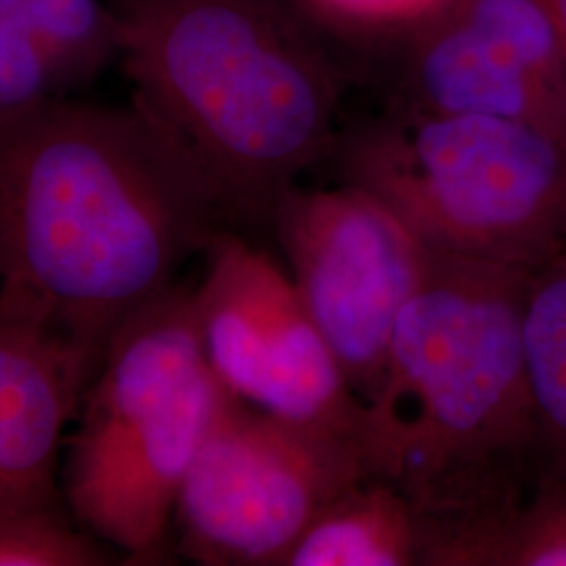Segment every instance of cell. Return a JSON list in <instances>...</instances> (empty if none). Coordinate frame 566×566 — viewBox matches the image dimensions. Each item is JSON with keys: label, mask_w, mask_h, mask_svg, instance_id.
Here are the masks:
<instances>
[{"label": "cell", "mask_w": 566, "mask_h": 566, "mask_svg": "<svg viewBox=\"0 0 566 566\" xmlns=\"http://www.w3.org/2000/svg\"><path fill=\"white\" fill-rule=\"evenodd\" d=\"M112 554L55 502L0 506V566H103Z\"/></svg>", "instance_id": "cell-15"}, {"label": "cell", "mask_w": 566, "mask_h": 566, "mask_svg": "<svg viewBox=\"0 0 566 566\" xmlns=\"http://www.w3.org/2000/svg\"><path fill=\"white\" fill-rule=\"evenodd\" d=\"M322 18L350 32H371L428 13L443 0H306Z\"/></svg>", "instance_id": "cell-16"}, {"label": "cell", "mask_w": 566, "mask_h": 566, "mask_svg": "<svg viewBox=\"0 0 566 566\" xmlns=\"http://www.w3.org/2000/svg\"><path fill=\"white\" fill-rule=\"evenodd\" d=\"M229 390L208 364L196 292L172 283L112 334L67 439L74 518L128 565H166L182 481Z\"/></svg>", "instance_id": "cell-4"}, {"label": "cell", "mask_w": 566, "mask_h": 566, "mask_svg": "<svg viewBox=\"0 0 566 566\" xmlns=\"http://www.w3.org/2000/svg\"><path fill=\"white\" fill-rule=\"evenodd\" d=\"M114 60L109 0H0V116L70 99Z\"/></svg>", "instance_id": "cell-11"}, {"label": "cell", "mask_w": 566, "mask_h": 566, "mask_svg": "<svg viewBox=\"0 0 566 566\" xmlns=\"http://www.w3.org/2000/svg\"><path fill=\"white\" fill-rule=\"evenodd\" d=\"M465 566H566V483L533 486L474 544Z\"/></svg>", "instance_id": "cell-14"}, {"label": "cell", "mask_w": 566, "mask_h": 566, "mask_svg": "<svg viewBox=\"0 0 566 566\" xmlns=\"http://www.w3.org/2000/svg\"><path fill=\"white\" fill-rule=\"evenodd\" d=\"M273 231L308 317L353 392L371 403L395 329L422 277L424 245L385 203L344 182L290 189L277 203Z\"/></svg>", "instance_id": "cell-7"}, {"label": "cell", "mask_w": 566, "mask_h": 566, "mask_svg": "<svg viewBox=\"0 0 566 566\" xmlns=\"http://www.w3.org/2000/svg\"><path fill=\"white\" fill-rule=\"evenodd\" d=\"M139 103L181 143L229 224L273 229L283 196L327 160L353 78L306 0H109Z\"/></svg>", "instance_id": "cell-3"}, {"label": "cell", "mask_w": 566, "mask_h": 566, "mask_svg": "<svg viewBox=\"0 0 566 566\" xmlns=\"http://www.w3.org/2000/svg\"><path fill=\"white\" fill-rule=\"evenodd\" d=\"M203 254L208 266L196 308L221 385L287 422L367 439V405L353 392L290 275L235 229L221 231Z\"/></svg>", "instance_id": "cell-8"}, {"label": "cell", "mask_w": 566, "mask_h": 566, "mask_svg": "<svg viewBox=\"0 0 566 566\" xmlns=\"http://www.w3.org/2000/svg\"><path fill=\"white\" fill-rule=\"evenodd\" d=\"M364 34L355 81L385 107L523 122L566 143V65L535 57L449 0Z\"/></svg>", "instance_id": "cell-9"}, {"label": "cell", "mask_w": 566, "mask_h": 566, "mask_svg": "<svg viewBox=\"0 0 566 566\" xmlns=\"http://www.w3.org/2000/svg\"><path fill=\"white\" fill-rule=\"evenodd\" d=\"M369 474L361 434L287 422L229 392L179 491L177 552L202 566H283L313 518Z\"/></svg>", "instance_id": "cell-6"}, {"label": "cell", "mask_w": 566, "mask_h": 566, "mask_svg": "<svg viewBox=\"0 0 566 566\" xmlns=\"http://www.w3.org/2000/svg\"><path fill=\"white\" fill-rule=\"evenodd\" d=\"M224 229L202 168L139 103L70 97L0 116V306L95 367Z\"/></svg>", "instance_id": "cell-1"}, {"label": "cell", "mask_w": 566, "mask_h": 566, "mask_svg": "<svg viewBox=\"0 0 566 566\" xmlns=\"http://www.w3.org/2000/svg\"><path fill=\"white\" fill-rule=\"evenodd\" d=\"M329 160L430 252L535 271L566 243V143L523 122L382 107Z\"/></svg>", "instance_id": "cell-5"}, {"label": "cell", "mask_w": 566, "mask_h": 566, "mask_svg": "<svg viewBox=\"0 0 566 566\" xmlns=\"http://www.w3.org/2000/svg\"><path fill=\"white\" fill-rule=\"evenodd\" d=\"M531 271L426 250L367 403L374 470L424 512L426 566H464L470 547L528 497L537 422L523 311Z\"/></svg>", "instance_id": "cell-2"}, {"label": "cell", "mask_w": 566, "mask_h": 566, "mask_svg": "<svg viewBox=\"0 0 566 566\" xmlns=\"http://www.w3.org/2000/svg\"><path fill=\"white\" fill-rule=\"evenodd\" d=\"M523 344L537 422L535 486L566 483V243L528 275Z\"/></svg>", "instance_id": "cell-13"}, {"label": "cell", "mask_w": 566, "mask_h": 566, "mask_svg": "<svg viewBox=\"0 0 566 566\" xmlns=\"http://www.w3.org/2000/svg\"><path fill=\"white\" fill-rule=\"evenodd\" d=\"M544 7L549 13V18L556 25V32H558V39L563 44V53H565L566 60V0H542Z\"/></svg>", "instance_id": "cell-17"}, {"label": "cell", "mask_w": 566, "mask_h": 566, "mask_svg": "<svg viewBox=\"0 0 566 566\" xmlns=\"http://www.w3.org/2000/svg\"><path fill=\"white\" fill-rule=\"evenodd\" d=\"M95 371L55 329L0 306V506L60 500L63 432Z\"/></svg>", "instance_id": "cell-10"}, {"label": "cell", "mask_w": 566, "mask_h": 566, "mask_svg": "<svg viewBox=\"0 0 566 566\" xmlns=\"http://www.w3.org/2000/svg\"><path fill=\"white\" fill-rule=\"evenodd\" d=\"M430 525L403 489L369 474L304 528L283 566H426Z\"/></svg>", "instance_id": "cell-12"}]
</instances>
